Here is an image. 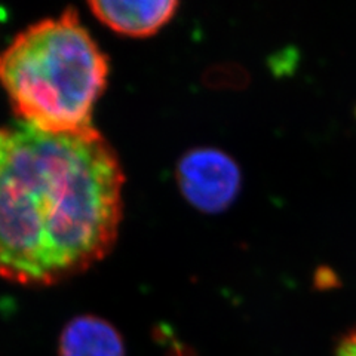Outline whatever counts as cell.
<instances>
[{
	"instance_id": "cell-1",
	"label": "cell",
	"mask_w": 356,
	"mask_h": 356,
	"mask_svg": "<svg viewBox=\"0 0 356 356\" xmlns=\"http://www.w3.org/2000/svg\"><path fill=\"white\" fill-rule=\"evenodd\" d=\"M124 183L95 128L0 127V276L52 285L103 260L118 238Z\"/></svg>"
},
{
	"instance_id": "cell-2",
	"label": "cell",
	"mask_w": 356,
	"mask_h": 356,
	"mask_svg": "<svg viewBox=\"0 0 356 356\" xmlns=\"http://www.w3.org/2000/svg\"><path fill=\"white\" fill-rule=\"evenodd\" d=\"M108 61L73 8L26 29L0 54V82L19 122L52 134L91 129Z\"/></svg>"
},
{
	"instance_id": "cell-3",
	"label": "cell",
	"mask_w": 356,
	"mask_h": 356,
	"mask_svg": "<svg viewBox=\"0 0 356 356\" xmlns=\"http://www.w3.org/2000/svg\"><path fill=\"white\" fill-rule=\"evenodd\" d=\"M183 197L204 214L227 211L241 193L242 171L235 158L217 147H195L177 163Z\"/></svg>"
},
{
	"instance_id": "cell-4",
	"label": "cell",
	"mask_w": 356,
	"mask_h": 356,
	"mask_svg": "<svg viewBox=\"0 0 356 356\" xmlns=\"http://www.w3.org/2000/svg\"><path fill=\"white\" fill-rule=\"evenodd\" d=\"M92 14L120 35L147 38L158 33L175 17L180 3L175 0H141V2H89Z\"/></svg>"
},
{
	"instance_id": "cell-5",
	"label": "cell",
	"mask_w": 356,
	"mask_h": 356,
	"mask_svg": "<svg viewBox=\"0 0 356 356\" xmlns=\"http://www.w3.org/2000/svg\"><path fill=\"white\" fill-rule=\"evenodd\" d=\"M58 352L60 356H127L120 332L94 315L76 316L63 328Z\"/></svg>"
},
{
	"instance_id": "cell-6",
	"label": "cell",
	"mask_w": 356,
	"mask_h": 356,
	"mask_svg": "<svg viewBox=\"0 0 356 356\" xmlns=\"http://www.w3.org/2000/svg\"><path fill=\"white\" fill-rule=\"evenodd\" d=\"M204 82L211 89L242 91V89L251 83V76L243 65L233 61H226L208 69L204 74Z\"/></svg>"
},
{
	"instance_id": "cell-7",
	"label": "cell",
	"mask_w": 356,
	"mask_h": 356,
	"mask_svg": "<svg viewBox=\"0 0 356 356\" xmlns=\"http://www.w3.org/2000/svg\"><path fill=\"white\" fill-rule=\"evenodd\" d=\"M336 356H356V330L343 334L337 343Z\"/></svg>"
}]
</instances>
